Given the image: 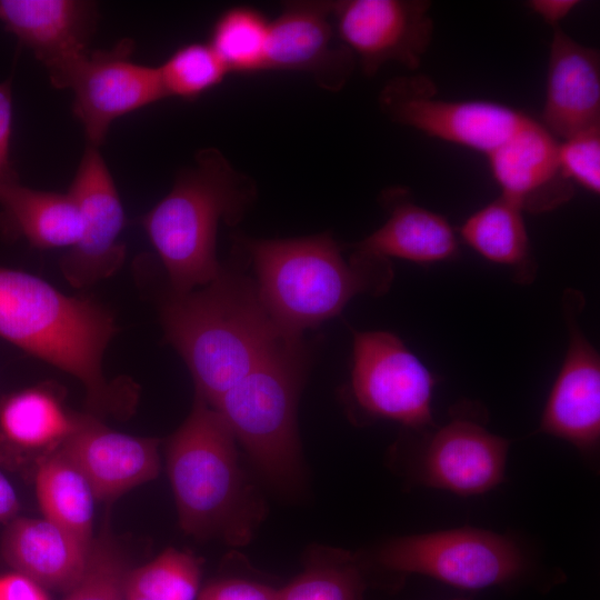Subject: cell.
Segmentation results:
<instances>
[{"mask_svg":"<svg viewBox=\"0 0 600 600\" xmlns=\"http://www.w3.org/2000/svg\"><path fill=\"white\" fill-rule=\"evenodd\" d=\"M570 326L568 351L546 402L540 430L590 450L600 438V360L580 329Z\"/></svg>","mask_w":600,"mask_h":600,"instance_id":"d6986e66","label":"cell"},{"mask_svg":"<svg viewBox=\"0 0 600 600\" xmlns=\"http://www.w3.org/2000/svg\"><path fill=\"white\" fill-rule=\"evenodd\" d=\"M36 493L43 518L91 544L97 499L86 476L59 448L41 457Z\"/></svg>","mask_w":600,"mask_h":600,"instance_id":"cb8c5ba5","label":"cell"},{"mask_svg":"<svg viewBox=\"0 0 600 600\" xmlns=\"http://www.w3.org/2000/svg\"><path fill=\"white\" fill-rule=\"evenodd\" d=\"M379 104L399 124L486 157L530 118L496 101L441 99L434 83L423 76L390 80L380 92Z\"/></svg>","mask_w":600,"mask_h":600,"instance_id":"9c48e42d","label":"cell"},{"mask_svg":"<svg viewBox=\"0 0 600 600\" xmlns=\"http://www.w3.org/2000/svg\"><path fill=\"white\" fill-rule=\"evenodd\" d=\"M159 440L108 428L84 414L80 427L58 448L82 471L98 501H111L157 478Z\"/></svg>","mask_w":600,"mask_h":600,"instance_id":"2e32d148","label":"cell"},{"mask_svg":"<svg viewBox=\"0 0 600 600\" xmlns=\"http://www.w3.org/2000/svg\"><path fill=\"white\" fill-rule=\"evenodd\" d=\"M12 93L11 82L7 80L0 83V162L8 164V153L12 133Z\"/></svg>","mask_w":600,"mask_h":600,"instance_id":"836d02e7","label":"cell"},{"mask_svg":"<svg viewBox=\"0 0 600 600\" xmlns=\"http://www.w3.org/2000/svg\"><path fill=\"white\" fill-rule=\"evenodd\" d=\"M0 600H50L46 589L18 573L0 576Z\"/></svg>","mask_w":600,"mask_h":600,"instance_id":"d6a6232c","label":"cell"},{"mask_svg":"<svg viewBox=\"0 0 600 600\" xmlns=\"http://www.w3.org/2000/svg\"><path fill=\"white\" fill-rule=\"evenodd\" d=\"M19 507L18 496L13 486L0 471V522L14 519Z\"/></svg>","mask_w":600,"mask_h":600,"instance_id":"d590c367","label":"cell"},{"mask_svg":"<svg viewBox=\"0 0 600 600\" xmlns=\"http://www.w3.org/2000/svg\"><path fill=\"white\" fill-rule=\"evenodd\" d=\"M117 331L113 314L99 302L0 266V337L78 379L96 417L124 416L134 404L132 383L110 381L103 372V357Z\"/></svg>","mask_w":600,"mask_h":600,"instance_id":"6da1fadb","label":"cell"},{"mask_svg":"<svg viewBox=\"0 0 600 600\" xmlns=\"http://www.w3.org/2000/svg\"><path fill=\"white\" fill-rule=\"evenodd\" d=\"M266 309L289 339L339 314L357 294L389 288V260L352 252L329 233L286 239L238 237Z\"/></svg>","mask_w":600,"mask_h":600,"instance_id":"3957f363","label":"cell"},{"mask_svg":"<svg viewBox=\"0 0 600 600\" xmlns=\"http://www.w3.org/2000/svg\"><path fill=\"white\" fill-rule=\"evenodd\" d=\"M308 352L286 339L210 406L262 472L279 484L299 478L297 403Z\"/></svg>","mask_w":600,"mask_h":600,"instance_id":"8992f818","label":"cell"},{"mask_svg":"<svg viewBox=\"0 0 600 600\" xmlns=\"http://www.w3.org/2000/svg\"><path fill=\"white\" fill-rule=\"evenodd\" d=\"M159 316L166 340L209 404L289 339L266 309L254 279L226 266L203 287L168 289Z\"/></svg>","mask_w":600,"mask_h":600,"instance_id":"7a4b0ae2","label":"cell"},{"mask_svg":"<svg viewBox=\"0 0 600 600\" xmlns=\"http://www.w3.org/2000/svg\"><path fill=\"white\" fill-rule=\"evenodd\" d=\"M368 587L364 562L332 548L310 550L304 570L278 589L277 600H363Z\"/></svg>","mask_w":600,"mask_h":600,"instance_id":"484cf974","label":"cell"},{"mask_svg":"<svg viewBox=\"0 0 600 600\" xmlns=\"http://www.w3.org/2000/svg\"><path fill=\"white\" fill-rule=\"evenodd\" d=\"M200 580L199 558L169 548L150 562L129 569L126 590L148 600H196Z\"/></svg>","mask_w":600,"mask_h":600,"instance_id":"83f0119b","label":"cell"},{"mask_svg":"<svg viewBox=\"0 0 600 600\" xmlns=\"http://www.w3.org/2000/svg\"><path fill=\"white\" fill-rule=\"evenodd\" d=\"M389 217L370 236L352 246L353 252L389 260L398 258L420 264L453 259L459 252L456 231L442 216L399 198L390 191Z\"/></svg>","mask_w":600,"mask_h":600,"instance_id":"44dd1931","label":"cell"},{"mask_svg":"<svg viewBox=\"0 0 600 600\" xmlns=\"http://www.w3.org/2000/svg\"><path fill=\"white\" fill-rule=\"evenodd\" d=\"M98 6L87 0H0V22L46 68L51 84L70 88L91 53Z\"/></svg>","mask_w":600,"mask_h":600,"instance_id":"4fadbf2b","label":"cell"},{"mask_svg":"<svg viewBox=\"0 0 600 600\" xmlns=\"http://www.w3.org/2000/svg\"><path fill=\"white\" fill-rule=\"evenodd\" d=\"M133 49V40L122 39L92 50L70 86L87 144L99 148L114 120L167 98L158 67L134 62Z\"/></svg>","mask_w":600,"mask_h":600,"instance_id":"7c38bea8","label":"cell"},{"mask_svg":"<svg viewBox=\"0 0 600 600\" xmlns=\"http://www.w3.org/2000/svg\"><path fill=\"white\" fill-rule=\"evenodd\" d=\"M128 570L120 551L103 531L92 540L84 572L63 600H127Z\"/></svg>","mask_w":600,"mask_h":600,"instance_id":"f546056e","label":"cell"},{"mask_svg":"<svg viewBox=\"0 0 600 600\" xmlns=\"http://www.w3.org/2000/svg\"><path fill=\"white\" fill-rule=\"evenodd\" d=\"M270 21L258 10L238 6L216 20L209 44L229 73H254L266 70Z\"/></svg>","mask_w":600,"mask_h":600,"instance_id":"4316f807","label":"cell"},{"mask_svg":"<svg viewBox=\"0 0 600 600\" xmlns=\"http://www.w3.org/2000/svg\"><path fill=\"white\" fill-rule=\"evenodd\" d=\"M352 333L349 390L358 409L413 429L433 427V373L394 333Z\"/></svg>","mask_w":600,"mask_h":600,"instance_id":"ba28073f","label":"cell"},{"mask_svg":"<svg viewBox=\"0 0 600 600\" xmlns=\"http://www.w3.org/2000/svg\"><path fill=\"white\" fill-rule=\"evenodd\" d=\"M68 191L78 204L82 232L59 267L70 286L82 289L113 276L126 259V244L119 241L124 210L99 148L86 146Z\"/></svg>","mask_w":600,"mask_h":600,"instance_id":"8fae6325","label":"cell"},{"mask_svg":"<svg viewBox=\"0 0 600 600\" xmlns=\"http://www.w3.org/2000/svg\"><path fill=\"white\" fill-rule=\"evenodd\" d=\"M90 546L46 518H14L3 531L0 550L14 572L66 593L81 579Z\"/></svg>","mask_w":600,"mask_h":600,"instance_id":"ffe728a7","label":"cell"},{"mask_svg":"<svg viewBox=\"0 0 600 600\" xmlns=\"http://www.w3.org/2000/svg\"><path fill=\"white\" fill-rule=\"evenodd\" d=\"M453 600H470L469 598H458V599H453Z\"/></svg>","mask_w":600,"mask_h":600,"instance_id":"f35d334b","label":"cell"},{"mask_svg":"<svg viewBox=\"0 0 600 600\" xmlns=\"http://www.w3.org/2000/svg\"><path fill=\"white\" fill-rule=\"evenodd\" d=\"M541 124L558 140L600 129V56L552 29Z\"/></svg>","mask_w":600,"mask_h":600,"instance_id":"ac0fdd59","label":"cell"},{"mask_svg":"<svg viewBox=\"0 0 600 600\" xmlns=\"http://www.w3.org/2000/svg\"><path fill=\"white\" fill-rule=\"evenodd\" d=\"M430 8L426 0L330 1L339 39L369 77L388 62L420 66L433 33Z\"/></svg>","mask_w":600,"mask_h":600,"instance_id":"30bf717a","label":"cell"},{"mask_svg":"<svg viewBox=\"0 0 600 600\" xmlns=\"http://www.w3.org/2000/svg\"><path fill=\"white\" fill-rule=\"evenodd\" d=\"M558 163L563 177L573 186L600 192V129L559 140Z\"/></svg>","mask_w":600,"mask_h":600,"instance_id":"4dcf8cb0","label":"cell"},{"mask_svg":"<svg viewBox=\"0 0 600 600\" xmlns=\"http://www.w3.org/2000/svg\"><path fill=\"white\" fill-rule=\"evenodd\" d=\"M12 171L10 170L9 166H6L0 162V180L6 178L7 176L11 174Z\"/></svg>","mask_w":600,"mask_h":600,"instance_id":"8d00e7d4","label":"cell"},{"mask_svg":"<svg viewBox=\"0 0 600 600\" xmlns=\"http://www.w3.org/2000/svg\"><path fill=\"white\" fill-rule=\"evenodd\" d=\"M83 416L69 411L50 383L26 388L0 399V442L46 454L80 427Z\"/></svg>","mask_w":600,"mask_h":600,"instance_id":"603a6c76","label":"cell"},{"mask_svg":"<svg viewBox=\"0 0 600 600\" xmlns=\"http://www.w3.org/2000/svg\"><path fill=\"white\" fill-rule=\"evenodd\" d=\"M167 469L186 533L248 542L260 517L258 504L239 468L232 432L198 393L168 441Z\"/></svg>","mask_w":600,"mask_h":600,"instance_id":"5b68a950","label":"cell"},{"mask_svg":"<svg viewBox=\"0 0 600 600\" xmlns=\"http://www.w3.org/2000/svg\"><path fill=\"white\" fill-rule=\"evenodd\" d=\"M579 0H531L527 2L530 10L553 28L569 16L578 6Z\"/></svg>","mask_w":600,"mask_h":600,"instance_id":"e575fe53","label":"cell"},{"mask_svg":"<svg viewBox=\"0 0 600 600\" xmlns=\"http://www.w3.org/2000/svg\"><path fill=\"white\" fill-rule=\"evenodd\" d=\"M356 62L337 34L330 1L286 2L270 21L266 70L303 72L336 92L348 82Z\"/></svg>","mask_w":600,"mask_h":600,"instance_id":"5bb4252c","label":"cell"},{"mask_svg":"<svg viewBox=\"0 0 600 600\" xmlns=\"http://www.w3.org/2000/svg\"><path fill=\"white\" fill-rule=\"evenodd\" d=\"M523 211L500 196L469 216L460 227L462 240L481 257L513 269L524 279L533 261Z\"/></svg>","mask_w":600,"mask_h":600,"instance_id":"d4e9b609","label":"cell"},{"mask_svg":"<svg viewBox=\"0 0 600 600\" xmlns=\"http://www.w3.org/2000/svg\"><path fill=\"white\" fill-rule=\"evenodd\" d=\"M167 97L193 100L219 86L229 74L209 42L178 48L158 67Z\"/></svg>","mask_w":600,"mask_h":600,"instance_id":"f1b7e54d","label":"cell"},{"mask_svg":"<svg viewBox=\"0 0 600 600\" xmlns=\"http://www.w3.org/2000/svg\"><path fill=\"white\" fill-rule=\"evenodd\" d=\"M373 561L393 573L422 574L463 590L510 586L529 572L513 540L476 528L394 538L380 546Z\"/></svg>","mask_w":600,"mask_h":600,"instance_id":"52a82bcc","label":"cell"},{"mask_svg":"<svg viewBox=\"0 0 600 600\" xmlns=\"http://www.w3.org/2000/svg\"><path fill=\"white\" fill-rule=\"evenodd\" d=\"M256 184L216 148L201 149L194 164L140 219L168 277L169 289L187 292L221 272L217 234L221 222L237 224L256 200Z\"/></svg>","mask_w":600,"mask_h":600,"instance_id":"277c9868","label":"cell"},{"mask_svg":"<svg viewBox=\"0 0 600 600\" xmlns=\"http://www.w3.org/2000/svg\"><path fill=\"white\" fill-rule=\"evenodd\" d=\"M127 600H148V599L127 592Z\"/></svg>","mask_w":600,"mask_h":600,"instance_id":"74e56055","label":"cell"},{"mask_svg":"<svg viewBox=\"0 0 600 600\" xmlns=\"http://www.w3.org/2000/svg\"><path fill=\"white\" fill-rule=\"evenodd\" d=\"M0 209L3 230L38 249H70L81 237V214L69 191L29 188L11 173L0 180Z\"/></svg>","mask_w":600,"mask_h":600,"instance_id":"7402d4cb","label":"cell"},{"mask_svg":"<svg viewBox=\"0 0 600 600\" xmlns=\"http://www.w3.org/2000/svg\"><path fill=\"white\" fill-rule=\"evenodd\" d=\"M509 442L483 426L458 418L429 440L420 462L427 486L460 496L480 494L504 479Z\"/></svg>","mask_w":600,"mask_h":600,"instance_id":"e0dca14e","label":"cell"},{"mask_svg":"<svg viewBox=\"0 0 600 600\" xmlns=\"http://www.w3.org/2000/svg\"><path fill=\"white\" fill-rule=\"evenodd\" d=\"M278 589L242 578H224L204 586L196 600H277Z\"/></svg>","mask_w":600,"mask_h":600,"instance_id":"1f68e13d","label":"cell"},{"mask_svg":"<svg viewBox=\"0 0 600 600\" xmlns=\"http://www.w3.org/2000/svg\"><path fill=\"white\" fill-rule=\"evenodd\" d=\"M558 142L540 121H528L486 158L501 196L523 212L553 210L571 199L574 186L561 173Z\"/></svg>","mask_w":600,"mask_h":600,"instance_id":"9a60e30c","label":"cell"}]
</instances>
